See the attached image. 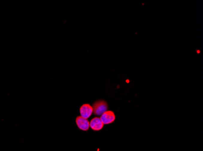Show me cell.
<instances>
[{"label": "cell", "mask_w": 203, "mask_h": 151, "mask_svg": "<svg viewBox=\"0 0 203 151\" xmlns=\"http://www.w3.org/2000/svg\"><path fill=\"white\" fill-rule=\"evenodd\" d=\"M75 123L77 127L82 131H87L90 128V122L88 120V119H84L81 116L77 117L75 119Z\"/></svg>", "instance_id": "cell-4"}, {"label": "cell", "mask_w": 203, "mask_h": 151, "mask_svg": "<svg viewBox=\"0 0 203 151\" xmlns=\"http://www.w3.org/2000/svg\"><path fill=\"white\" fill-rule=\"evenodd\" d=\"M93 113V107L90 104H84L80 108V116L86 119L90 118Z\"/></svg>", "instance_id": "cell-3"}, {"label": "cell", "mask_w": 203, "mask_h": 151, "mask_svg": "<svg viewBox=\"0 0 203 151\" xmlns=\"http://www.w3.org/2000/svg\"><path fill=\"white\" fill-rule=\"evenodd\" d=\"M100 119L104 124H108L114 122L116 119V116L113 111H107L100 116Z\"/></svg>", "instance_id": "cell-2"}, {"label": "cell", "mask_w": 203, "mask_h": 151, "mask_svg": "<svg viewBox=\"0 0 203 151\" xmlns=\"http://www.w3.org/2000/svg\"><path fill=\"white\" fill-rule=\"evenodd\" d=\"M92 107L93 113L95 115L101 116L107 111L108 104L105 101L103 100H100L95 102Z\"/></svg>", "instance_id": "cell-1"}, {"label": "cell", "mask_w": 203, "mask_h": 151, "mask_svg": "<svg viewBox=\"0 0 203 151\" xmlns=\"http://www.w3.org/2000/svg\"><path fill=\"white\" fill-rule=\"evenodd\" d=\"M104 123L99 117H96L91 119L90 122V127L95 131H100L104 127Z\"/></svg>", "instance_id": "cell-5"}]
</instances>
